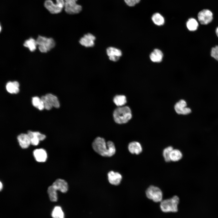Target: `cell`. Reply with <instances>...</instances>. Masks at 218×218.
<instances>
[{
  "instance_id": "e0dca14e",
  "label": "cell",
  "mask_w": 218,
  "mask_h": 218,
  "mask_svg": "<svg viewBox=\"0 0 218 218\" xmlns=\"http://www.w3.org/2000/svg\"><path fill=\"white\" fill-rule=\"evenodd\" d=\"M17 139L20 146L22 148H27L31 144L30 139L28 134H21L18 135Z\"/></svg>"
},
{
  "instance_id": "52a82bcc",
  "label": "cell",
  "mask_w": 218,
  "mask_h": 218,
  "mask_svg": "<svg viewBox=\"0 0 218 218\" xmlns=\"http://www.w3.org/2000/svg\"><path fill=\"white\" fill-rule=\"evenodd\" d=\"M64 10L68 14H74L79 13L82 9V6L76 3L78 0H64Z\"/></svg>"
},
{
  "instance_id": "ba28073f",
  "label": "cell",
  "mask_w": 218,
  "mask_h": 218,
  "mask_svg": "<svg viewBox=\"0 0 218 218\" xmlns=\"http://www.w3.org/2000/svg\"><path fill=\"white\" fill-rule=\"evenodd\" d=\"M199 21L202 25H207L212 21L213 14L212 12L208 9H204L199 12L197 15Z\"/></svg>"
},
{
  "instance_id": "2e32d148",
  "label": "cell",
  "mask_w": 218,
  "mask_h": 218,
  "mask_svg": "<svg viewBox=\"0 0 218 218\" xmlns=\"http://www.w3.org/2000/svg\"><path fill=\"white\" fill-rule=\"evenodd\" d=\"M33 155L35 160L38 162L46 161L47 155L46 151L43 149H36L34 150Z\"/></svg>"
},
{
  "instance_id": "9c48e42d",
  "label": "cell",
  "mask_w": 218,
  "mask_h": 218,
  "mask_svg": "<svg viewBox=\"0 0 218 218\" xmlns=\"http://www.w3.org/2000/svg\"><path fill=\"white\" fill-rule=\"evenodd\" d=\"M186 101L184 100L181 99L177 102L174 105V109L176 112L178 114L186 115L191 112V110L189 108L187 107Z\"/></svg>"
},
{
  "instance_id": "603a6c76",
  "label": "cell",
  "mask_w": 218,
  "mask_h": 218,
  "mask_svg": "<svg viewBox=\"0 0 218 218\" xmlns=\"http://www.w3.org/2000/svg\"><path fill=\"white\" fill-rule=\"evenodd\" d=\"M113 101L118 107L123 106L127 102L126 97L124 95H117L114 97Z\"/></svg>"
},
{
  "instance_id": "3957f363",
  "label": "cell",
  "mask_w": 218,
  "mask_h": 218,
  "mask_svg": "<svg viewBox=\"0 0 218 218\" xmlns=\"http://www.w3.org/2000/svg\"><path fill=\"white\" fill-rule=\"evenodd\" d=\"M179 198L177 196L167 199L162 200L160 202V207L164 213L176 212L178 211V205Z\"/></svg>"
},
{
  "instance_id": "1f68e13d",
  "label": "cell",
  "mask_w": 218,
  "mask_h": 218,
  "mask_svg": "<svg viewBox=\"0 0 218 218\" xmlns=\"http://www.w3.org/2000/svg\"><path fill=\"white\" fill-rule=\"evenodd\" d=\"M126 5L129 7H134L140 2V0H124Z\"/></svg>"
},
{
  "instance_id": "30bf717a",
  "label": "cell",
  "mask_w": 218,
  "mask_h": 218,
  "mask_svg": "<svg viewBox=\"0 0 218 218\" xmlns=\"http://www.w3.org/2000/svg\"><path fill=\"white\" fill-rule=\"evenodd\" d=\"M27 134L29 137L31 144L34 146L38 145L39 141L43 140L46 137L45 135L38 132H33L29 130Z\"/></svg>"
},
{
  "instance_id": "6da1fadb",
  "label": "cell",
  "mask_w": 218,
  "mask_h": 218,
  "mask_svg": "<svg viewBox=\"0 0 218 218\" xmlns=\"http://www.w3.org/2000/svg\"><path fill=\"white\" fill-rule=\"evenodd\" d=\"M93 149L97 153L104 157H111L115 153L116 148L114 144L111 141L106 143L103 138H96L92 144Z\"/></svg>"
},
{
  "instance_id": "f1b7e54d",
  "label": "cell",
  "mask_w": 218,
  "mask_h": 218,
  "mask_svg": "<svg viewBox=\"0 0 218 218\" xmlns=\"http://www.w3.org/2000/svg\"><path fill=\"white\" fill-rule=\"evenodd\" d=\"M41 99L44 103L45 108L46 109L50 110L51 109L53 106L45 95L42 96L41 97Z\"/></svg>"
},
{
  "instance_id": "484cf974",
  "label": "cell",
  "mask_w": 218,
  "mask_h": 218,
  "mask_svg": "<svg viewBox=\"0 0 218 218\" xmlns=\"http://www.w3.org/2000/svg\"><path fill=\"white\" fill-rule=\"evenodd\" d=\"M57 190L52 185L48 188L47 192L51 201L56 202L58 200Z\"/></svg>"
},
{
  "instance_id": "ffe728a7",
  "label": "cell",
  "mask_w": 218,
  "mask_h": 218,
  "mask_svg": "<svg viewBox=\"0 0 218 218\" xmlns=\"http://www.w3.org/2000/svg\"><path fill=\"white\" fill-rule=\"evenodd\" d=\"M151 20L153 23L158 26L163 25L165 22L164 17L158 12L155 13L151 17Z\"/></svg>"
},
{
  "instance_id": "9a60e30c",
  "label": "cell",
  "mask_w": 218,
  "mask_h": 218,
  "mask_svg": "<svg viewBox=\"0 0 218 218\" xmlns=\"http://www.w3.org/2000/svg\"><path fill=\"white\" fill-rule=\"evenodd\" d=\"M150 58L154 63H160L163 58L164 54L162 51L158 48H155L150 53Z\"/></svg>"
},
{
  "instance_id": "ac0fdd59",
  "label": "cell",
  "mask_w": 218,
  "mask_h": 218,
  "mask_svg": "<svg viewBox=\"0 0 218 218\" xmlns=\"http://www.w3.org/2000/svg\"><path fill=\"white\" fill-rule=\"evenodd\" d=\"M128 148L130 153L133 154H139L142 151V147L141 144L136 141L130 142L128 144Z\"/></svg>"
},
{
  "instance_id": "d4e9b609",
  "label": "cell",
  "mask_w": 218,
  "mask_h": 218,
  "mask_svg": "<svg viewBox=\"0 0 218 218\" xmlns=\"http://www.w3.org/2000/svg\"><path fill=\"white\" fill-rule=\"evenodd\" d=\"M51 215L53 218H64V213L61 208L59 206L54 207L51 213Z\"/></svg>"
},
{
  "instance_id": "4dcf8cb0",
  "label": "cell",
  "mask_w": 218,
  "mask_h": 218,
  "mask_svg": "<svg viewBox=\"0 0 218 218\" xmlns=\"http://www.w3.org/2000/svg\"><path fill=\"white\" fill-rule=\"evenodd\" d=\"M211 56L218 61V46L213 48L211 52Z\"/></svg>"
},
{
  "instance_id": "83f0119b",
  "label": "cell",
  "mask_w": 218,
  "mask_h": 218,
  "mask_svg": "<svg viewBox=\"0 0 218 218\" xmlns=\"http://www.w3.org/2000/svg\"><path fill=\"white\" fill-rule=\"evenodd\" d=\"M173 149V147L171 146H169L165 148L163 150V155L164 160L166 162H169L170 161V155L171 151Z\"/></svg>"
},
{
  "instance_id": "836d02e7",
  "label": "cell",
  "mask_w": 218,
  "mask_h": 218,
  "mask_svg": "<svg viewBox=\"0 0 218 218\" xmlns=\"http://www.w3.org/2000/svg\"><path fill=\"white\" fill-rule=\"evenodd\" d=\"M2 184L1 182H0V190H1L2 189V188L3 187Z\"/></svg>"
},
{
  "instance_id": "f546056e",
  "label": "cell",
  "mask_w": 218,
  "mask_h": 218,
  "mask_svg": "<svg viewBox=\"0 0 218 218\" xmlns=\"http://www.w3.org/2000/svg\"><path fill=\"white\" fill-rule=\"evenodd\" d=\"M32 104L36 108H38L39 105L42 102L41 98L38 97H34L32 98Z\"/></svg>"
},
{
  "instance_id": "8fae6325",
  "label": "cell",
  "mask_w": 218,
  "mask_h": 218,
  "mask_svg": "<svg viewBox=\"0 0 218 218\" xmlns=\"http://www.w3.org/2000/svg\"><path fill=\"white\" fill-rule=\"evenodd\" d=\"M107 53L109 59L113 61H117L122 55L121 51L113 47H109L107 49Z\"/></svg>"
},
{
  "instance_id": "7c38bea8",
  "label": "cell",
  "mask_w": 218,
  "mask_h": 218,
  "mask_svg": "<svg viewBox=\"0 0 218 218\" xmlns=\"http://www.w3.org/2000/svg\"><path fill=\"white\" fill-rule=\"evenodd\" d=\"M95 39V37L94 35L88 33L80 39L79 42L82 45L85 47H92L94 45Z\"/></svg>"
},
{
  "instance_id": "cb8c5ba5",
  "label": "cell",
  "mask_w": 218,
  "mask_h": 218,
  "mask_svg": "<svg viewBox=\"0 0 218 218\" xmlns=\"http://www.w3.org/2000/svg\"><path fill=\"white\" fill-rule=\"evenodd\" d=\"M182 157L181 152L179 150L173 149L172 150L170 155V161L176 162L180 160Z\"/></svg>"
},
{
  "instance_id": "4316f807",
  "label": "cell",
  "mask_w": 218,
  "mask_h": 218,
  "mask_svg": "<svg viewBox=\"0 0 218 218\" xmlns=\"http://www.w3.org/2000/svg\"><path fill=\"white\" fill-rule=\"evenodd\" d=\"M45 96L48 99L53 107L58 108L60 107V103L57 97L51 94H47Z\"/></svg>"
},
{
  "instance_id": "7a4b0ae2",
  "label": "cell",
  "mask_w": 218,
  "mask_h": 218,
  "mask_svg": "<svg viewBox=\"0 0 218 218\" xmlns=\"http://www.w3.org/2000/svg\"><path fill=\"white\" fill-rule=\"evenodd\" d=\"M113 117L115 121L118 124L127 123L132 117L131 110L127 106L118 107L113 112Z\"/></svg>"
},
{
  "instance_id": "d6986e66",
  "label": "cell",
  "mask_w": 218,
  "mask_h": 218,
  "mask_svg": "<svg viewBox=\"0 0 218 218\" xmlns=\"http://www.w3.org/2000/svg\"><path fill=\"white\" fill-rule=\"evenodd\" d=\"M19 84L17 81L8 82L6 85V89L7 91L11 94H17L19 91Z\"/></svg>"
},
{
  "instance_id": "44dd1931",
  "label": "cell",
  "mask_w": 218,
  "mask_h": 218,
  "mask_svg": "<svg viewBox=\"0 0 218 218\" xmlns=\"http://www.w3.org/2000/svg\"><path fill=\"white\" fill-rule=\"evenodd\" d=\"M198 26V21L194 18H189L186 22L187 28L190 31H194L197 30Z\"/></svg>"
},
{
  "instance_id": "277c9868",
  "label": "cell",
  "mask_w": 218,
  "mask_h": 218,
  "mask_svg": "<svg viewBox=\"0 0 218 218\" xmlns=\"http://www.w3.org/2000/svg\"><path fill=\"white\" fill-rule=\"evenodd\" d=\"M39 51L42 53H46L55 46V42L51 38H47L39 36L36 40Z\"/></svg>"
},
{
  "instance_id": "8992f818",
  "label": "cell",
  "mask_w": 218,
  "mask_h": 218,
  "mask_svg": "<svg viewBox=\"0 0 218 218\" xmlns=\"http://www.w3.org/2000/svg\"><path fill=\"white\" fill-rule=\"evenodd\" d=\"M146 195L147 197L156 203L161 202L163 199V193L159 187L150 186L146 191Z\"/></svg>"
},
{
  "instance_id": "4fadbf2b",
  "label": "cell",
  "mask_w": 218,
  "mask_h": 218,
  "mask_svg": "<svg viewBox=\"0 0 218 218\" xmlns=\"http://www.w3.org/2000/svg\"><path fill=\"white\" fill-rule=\"evenodd\" d=\"M107 176L110 183L116 186L120 184L122 179V176L120 173L113 171H111L108 173Z\"/></svg>"
},
{
  "instance_id": "5bb4252c",
  "label": "cell",
  "mask_w": 218,
  "mask_h": 218,
  "mask_svg": "<svg viewBox=\"0 0 218 218\" xmlns=\"http://www.w3.org/2000/svg\"><path fill=\"white\" fill-rule=\"evenodd\" d=\"M52 185L57 190H59L63 193L66 192L68 189L67 183L63 179H57Z\"/></svg>"
},
{
  "instance_id": "5b68a950",
  "label": "cell",
  "mask_w": 218,
  "mask_h": 218,
  "mask_svg": "<svg viewBox=\"0 0 218 218\" xmlns=\"http://www.w3.org/2000/svg\"><path fill=\"white\" fill-rule=\"evenodd\" d=\"M54 3L52 0H46L44 3L45 7L52 14L60 13L64 7V0H56Z\"/></svg>"
},
{
  "instance_id": "7402d4cb",
  "label": "cell",
  "mask_w": 218,
  "mask_h": 218,
  "mask_svg": "<svg viewBox=\"0 0 218 218\" xmlns=\"http://www.w3.org/2000/svg\"><path fill=\"white\" fill-rule=\"evenodd\" d=\"M24 46L28 48L31 51H34L36 48V46L38 45L36 41L34 39L31 38L25 41L24 44Z\"/></svg>"
},
{
  "instance_id": "d6a6232c",
  "label": "cell",
  "mask_w": 218,
  "mask_h": 218,
  "mask_svg": "<svg viewBox=\"0 0 218 218\" xmlns=\"http://www.w3.org/2000/svg\"><path fill=\"white\" fill-rule=\"evenodd\" d=\"M216 35L217 36V37H218V27L216 28Z\"/></svg>"
}]
</instances>
